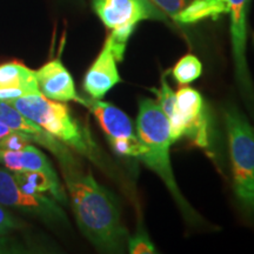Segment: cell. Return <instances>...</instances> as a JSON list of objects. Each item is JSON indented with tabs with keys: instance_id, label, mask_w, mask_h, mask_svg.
Masks as SVG:
<instances>
[{
	"instance_id": "cell-1",
	"label": "cell",
	"mask_w": 254,
	"mask_h": 254,
	"mask_svg": "<svg viewBox=\"0 0 254 254\" xmlns=\"http://www.w3.org/2000/svg\"><path fill=\"white\" fill-rule=\"evenodd\" d=\"M60 166L81 233L100 252H123L129 236L122 221L116 196L101 186L91 172L77 166L75 160Z\"/></svg>"
},
{
	"instance_id": "cell-2",
	"label": "cell",
	"mask_w": 254,
	"mask_h": 254,
	"mask_svg": "<svg viewBox=\"0 0 254 254\" xmlns=\"http://www.w3.org/2000/svg\"><path fill=\"white\" fill-rule=\"evenodd\" d=\"M135 131L139 141L144 148L140 160L146 167L163 180L171 195L185 214L192 215V208L183 196L174 178L170 150L172 145L170 123L157 101L141 99L139 101L135 119Z\"/></svg>"
},
{
	"instance_id": "cell-3",
	"label": "cell",
	"mask_w": 254,
	"mask_h": 254,
	"mask_svg": "<svg viewBox=\"0 0 254 254\" xmlns=\"http://www.w3.org/2000/svg\"><path fill=\"white\" fill-rule=\"evenodd\" d=\"M9 103L64 145L90 160H98L95 145L88 132L73 118L68 107L62 101L49 99L39 92L17 98Z\"/></svg>"
},
{
	"instance_id": "cell-4",
	"label": "cell",
	"mask_w": 254,
	"mask_h": 254,
	"mask_svg": "<svg viewBox=\"0 0 254 254\" xmlns=\"http://www.w3.org/2000/svg\"><path fill=\"white\" fill-rule=\"evenodd\" d=\"M224 124L234 195L244 213L254 218V127L234 106L224 110Z\"/></svg>"
},
{
	"instance_id": "cell-5",
	"label": "cell",
	"mask_w": 254,
	"mask_h": 254,
	"mask_svg": "<svg viewBox=\"0 0 254 254\" xmlns=\"http://www.w3.org/2000/svg\"><path fill=\"white\" fill-rule=\"evenodd\" d=\"M94 12L111 31L107 37L117 62H123L127 43L144 20L166 21L167 17L150 0H92Z\"/></svg>"
},
{
	"instance_id": "cell-6",
	"label": "cell",
	"mask_w": 254,
	"mask_h": 254,
	"mask_svg": "<svg viewBox=\"0 0 254 254\" xmlns=\"http://www.w3.org/2000/svg\"><path fill=\"white\" fill-rule=\"evenodd\" d=\"M84 106L93 113L114 153L140 160L144 148L136 135L135 124L124 111L103 99L91 98L85 99Z\"/></svg>"
},
{
	"instance_id": "cell-7",
	"label": "cell",
	"mask_w": 254,
	"mask_h": 254,
	"mask_svg": "<svg viewBox=\"0 0 254 254\" xmlns=\"http://www.w3.org/2000/svg\"><path fill=\"white\" fill-rule=\"evenodd\" d=\"M177 120L171 128L173 142L187 138L195 146L208 150L211 147V128L201 94L194 88L184 86L176 92Z\"/></svg>"
},
{
	"instance_id": "cell-8",
	"label": "cell",
	"mask_w": 254,
	"mask_h": 254,
	"mask_svg": "<svg viewBox=\"0 0 254 254\" xmlns=\"http://www.w3.org/2000/svg\"><path fill=\"white\" fill-rule=\"evenodd\" d=\"M226 2L227 14L231 18L232 55L238 86L246 104L254 105V87L246 59L247 11L250 0H226Z\"/></svg>"
},
{
	"instance_id": "cell-9",
	"label": "cell",
	"mask_w": 254,
	"mask_h": 254,
	"mask_svg": "<svg viewBox=\"0 0 254 254\" xmlns=\"http://www.w3.org/2000/svg\"><path fill=\"white\" fill-rule=\"evenodd\" d=\"M0 205L9 206L50 220H65V215L56 201H52L46 194L25 193L15 182L12 172L2 167H0Z\"/></svg>"
},
{
	"instance_id": "cell-10",
	"label": "cell",
	"mask_w": 254,
	"mask_h": 254,
	"mask_svg": "<svg viewBox=\"0 0 254 254\" xmlns=\"http://www.w3.org/2000/svg\"><path fill=\"white\" fill-rule=\"evenodd\" d=\"M0 124L7 126L8 128L14 129V131L31 135L34 142H38L39 145L46 147L50 152H52L58 158L60 164L67 163L74 159L67 146L64 145L62 141L49 134L46 131H44L36 123L26 118L8 101L0 100Z\"/></svg>"
},
{
	"instance_id": "cell-11",
	"label": "cell",
	"mask_w": 254,
	"mask_h": 254,
	"mask_svg": "<svg viewBox=\"0 0 254 254\" xmlns=\"http://www.w3.org/2000/svg\"><path fill=\"white\" fill-rule=\"evenodd\" d=\"M36 77L40 92L49 99L62 103L75 101L84 105L85 98L78 94L71 73L60 59L47 62L37 69Z\"/></svg>"
},
{
	"instance_id": "cell-12",
	"label": "cell",
	"mask_w": 254,
	"mask_h": 254,
	"mask_svg": "<svg viewBox=\"0 0 254 254\" xmlns=\"http://www.w3.org/2000/svg\"><path fill=\"white\" fill-rule=\"evenodd\" d=\"M117 64L118 62L106 38L100 53L84 77L82 86L91 99L101 100L116 85L122 82Z\"/></svg>"
},
{
	"instance_id": "cell-13",
	"label": "cell",
	"mask_w": 254,
	"mask_h": 254,
	"mask_svg": "<svg viewBox=\"0 0 254 254\" xmlns=\"http://www.w3.org/2000/svg\"><path fill=\"white\" fill-rule=\"evenodd\" d=\"M0 164H2V166L9 172L36 171L58 178V174L46 155L32 144L18 151L0 150Z\"/></svg>"
},
{
	"instance_id": "cell-14",
	"label": "cell",
	"mask_w": 254,
	"mask_h": 254,
	"mask_svg": "<svg viewBox=\"0 0 254 254\" xmlns=\"http://www.w3.org/2000/svg\"><path fill=\"white\" fill-rule=\"evenodd\" d=\"M15 182L24 190L25 193L30 194H49L59 204H66L67 202V195L64 190L59 178L47 176L46 173L36 172H12Z\"/></svg>"
},
{
	"instance_id": "cell-15",
	"label": "cell",
	"mask_w": 254,
	"mask_h": 254,
	"mask_svg": "<svg viewBox=\"0 0 254 254\" xmlns=\"http://www.w3.org/2000/svg\"><path fill=\"white\" fill-rule=\"evenodd\" d=\"M226 0H190V4L173 18L179 24H195L204 19H217L227 14Z\"/></svg>"
},
{
	"instance_id": "cell-16",
	"label": "cell",
	"mask_w": 254,
	"mask_h": 254,
	"mask_svg": "<svg viewBox=\"0 0 254 254\" xmlns=\"http://www.w3.org/2000/svg\"><path fill=\"white\" fill-rule=\"evenodd\" d=\"M0 85L2 86H23L36 92V93L40 92L36 71L18 62L5 63L0 65Z\"/></svg>"
},
{
	"instance_id": "cell-17",
	"label": "cell",
	"mask_w": 254,
	"mask_h": 254,
	"mask_svg": "<svg viewBox=\"0 0 254 254\" xmlns=\"http://www.w3.org/2000/svg\"><path fill=\"white\" fill-rule=\"evenodd\" d=\"M202 73V64L193 55L184 56L172 68V75L179 85H189L195 81Z\"/></svg>"
},
{
	"instance_id": "cell-18",
	"label": "cell",
	"mask_w": 254,
	"mask_h": 254,
	"mask_svg": "<svg viewBox=\"0 0 254 254\" xmlns=\"http://www.w3.org/2000/svg\"><path fill=\"white\" fill-rule=\"evenodd\" d=\"M152 92L157 97V103L165 116H166L168 123H170V126H172L177 120L176 92H173L164 75L161 77L160 87L153 88Z\"/></svg>"
},
{
	"instance_id": "cell-19",
	"label": "cell",
	"mask_w": 254,
	"mask_h": 254,
	"mask_svg": "<svg viewBox=\"0 0 254 254\" xmlns=\"http://www.w3.org/2000/svg\"><path fill=\"white\" fill-rule=\"evenodd\" d=\"M126 249L131 254H152L157 253L155 246L152 243L147 232L144 227H138L134 236L129 237L127 240Z\"/></svg>"
},
{
	"instance_id": "cell-20",
	"label": "cell",
	"mask_w": 254,
	"mask_h": 254,
	"mask_svg": "<svg viewBox=\"0 0 254 254\" xmlns=\"http://www.w3.org/2000/svg\"><path fill=\"white\" fill-rule=\"evenodd\" d=\"M33 142L31 135L25 134L23 132L13 131L2 139H0V150L6 151H18L26 147Z\"/></svg>"
},
{
	"instance_id": "cell-21",
	"label": "cell",
	"mask_w": 254,
	"mask_h": 254,
	"mask_svg": "<svg viewBox=\"0 0 254 254\" xmlns=\"http://www.w3.org/2000/svg\"><path fill=\"white\" fill-rule=\"evenodd\" d=\"M150 1L155 7L160 9L166 17L173 19L190 4V0H150Z\"/></svg>"
},
{
	"instance_id": "cell-22",
	"label": "cell",
	"mask_w": 254,
	"mask_h": 254,
	"mask_svg": "<svg viewBox=\"0 0 254 254\" xmlns=\"http://www.w3.org/2000/svg\"><path fill=\"white\" fill-rule=\"evenodd\" d=\"M21 227V224L13 214L8 213L4 207L0 205V236L8 233V232L18 230Z\"/></svg>"
},
{
	"instance_id": "cell-23",
	"label": "cell",
	"mask_w": 254,
	"mask_h": 254,
	"mask_svg": "<svg viewBox=\"0 0 254 254\" xmlns=\"http://www.w3.org/2000/svg\"><path fill=\"white\" fill-rule=\"evenodd\" d=\"M33 93H36V92L23 86H2V85H0V100L2 101H8L9 103V101L17 99V98H21L24 95Z\"/></svg>"
},
{
	"instance_id": "cell-24",
	"label": "cell",
	"mask_w": 254,
	"mask_h": 254,
	"mask_svg": "<svg viewBox=\"0 0 254 254\" xmlns=\"http://www.w3.org/2000/svg\"><path fill=\"white\" fill-rule=\"evenodd\" d=\"M13 131H14V129L8 128L7 126H5V125H2V124H0V139H2V138H4V136L9 134V133H12Z\"/></svg>"
}]
</instances>
